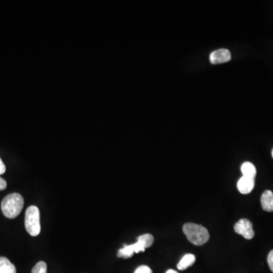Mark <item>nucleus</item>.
<instances>
[{
    "instance_id": "6",
    "label": "nucleus",
    "mask_w": 273,
    "mask_h": 273,
    "mask_svg": "<svg viewBox=\"0 0 273 273\" xmlns=\"http://www.w3.org/2000/svg\"><path fill=\"white\" fill-rule=\"evenodd\" d=\"M232 59V55L229 49H219L212 53L210 56V61L212 64L224 63Z\"/></svg>"
},
{
    "instance_id": "4",
    "label": "nucleus",
    "mask_w": 273,
    "mask_h": 273,
    "mask_svg": "<svg viewBox=\"0 0 273 273\" xmlns=\"http://www.w3.org/2000/svg\"><path fill=\"white\" fill-rule=\"evenodd\" d=\"M24 225L28 233L31 236L35 237L39 235L40 232V210L36 206L28 207L26 213Z\"/></svg>"
},
{
    "instance_id": "17",
    "label": "nucleus",
    "mask_w": 273,
    "mask_h": 273,
    "mask_svg": "<svg viewBox=\"0 0 273 273\" xmlns=\"http://www.w3.org/2000/svg\"><path fill=\"white\" fill-rule=\"evenodd\" d=\"M166 273H179V272H176V271L173 270V269H168V270L167 271Z\"/></svg>"
},
{
    "instance_id": "8",
    "label": "nucleus",
    "mask_w": 273,
    "mask_h": 273,
    "mask_svg": "<svg viewBox=\"0 0 273 273\" xmlns=\"http://www.w3.org/2000/svg\"><path fill=\"white\" fill-rule=\"evenodd\" d=\"M262 208L266 212H273V193L271 191L263 192L260 199Z\"/></svg>"
},
{
    "instance_id": "3",
    "label": "nucleus",
    "mask_w": 273,
    "mask_h": 273,
    "mask_svg": "<svg viewBox=\"0 0 273 273\" xmlns=\"http://www.w3.org/2000/svg\"><path fill=\"white\" fill-rule=\"evenodd\" d=\"M183 232L188 241L194 245H203L210 239L208 230L201 225L186 223L183 226Z\"/></svg>"
},
{
    "instance_id": "7",
    "label": "nucleus",
    "mask_w": 273,
    "mask_h": 273,
    "mask_svg": "<svg viewBox=\"0 0 273 273\" xmlns=\"http://www.w3.org/2000/svg\"><path fill=\"white\" fill-rule=\"evenodd\" d=\"M254 185H255V180L249 178L242 177L238 180V191L242 194H247L251 193L254 189Z\"/></svg>"
},
{
    "instance_id": "15",
    "label": "nucleus",
    "mask_w": 273,
    "mask_h": 273,
    "mask_svg": "<svg viewBox=\"0 0 273 273\" xmlns=\"http://www.w3.org/2000/svg\"><path fill=\"white\" fill-rule=\"evenodd\" d=\"M6 187H7V183H6V180L0 177V191L6 189Z\"/></svg>"
},
{
    "instance_id": "9",
    "label": "nucleus",
    "mask_w": 273,
    "mask_h": 273,
    "mask_svg": "<svg viewBox=\"0 0 273 273\" xmlns=\"http://www.w3.org/2000/svg\"><path fill=\"white\" fill-rule=\"evenodd\" d=\"M195 261H196V257L193 254H185L182 257L180 262L178 263V269H179V270H185V269H188V267L191 266L195 263Z\"/></svg>"
},
{
    "instance_id": "14",
    "label": "nucleus",
    "mask_w": 273,
    "mask_h": 273,
    "mask_svg": "<svg viewBox=\"0 0 273 273\" xmlns=\"http://www.w3.org/2000/svg\"><path fill=\"white\" fill-rule=\"evenodd\" d=\"M267 262L268 264H269V269H270L271 271L273 272V250L270 251L269 255H268Z\"/></svg>"
},
{
    "instance_id": "12",
    "label": "nucleus",
    "mask_w": 273,
    "mask_h": 273,
    "mask_svg": "<svg viewBox=\"0 0 273 273\" xmlns=\"http://www.w3.org/2000/svg\"><path fill=\"white\" fill-rule=\"evenodd\" d=\"M31 273H47V265L45 262L40 261L33 268Z\"/></svg>"
},
{
    "instance_id": "11",
    "label": "nucleus",
    "mask_w": 273,
    "mask_h": 273,
    "mask_svg": "<svg viewBox=\"0 0 273 273\" xmlns=\"http://www.w3.org/2000/svg\"><path fill=\"white\" fill-rule=\"evenodd\" d=\"M0 273H16V268L9 259L0 257Z\"/></svg>"
},
{
    "instance_id": "18",
    "label": "nucleus",
    "mask_w": 273,
    "mask_h": 273,
    "mask_svg": "<svg viewBox=\"0 0 273 273\" xmlns=\"http://www.w3.org/2000/svg\"><path fill=\"white\" fill-rule=\"evenodd\" d=\"M272 157H273V150H272Z\"/></svg>"
},
{
    "instance_id": "13",
    "label": "nucleus",
    "mask_w": 273,
    "mask_h": 273,
    "mask_svg": "<svg viewBox=\"0 0 273 273\" xmlns=\"http://www.w3.org/2000/svg\"><path fill=\"white\" fill-rule=\"evenodd\" d=\"M135 273H153L152 269L147 266H140L135 270Z\"/></svg>"
},
{
    "instance_id": "10",
    "label": "nucleus",
    "mask_w": 273,
    "mask_h": 273,
    "mask_svg": "<svg viewBox=\"0 0 273 273\" xmlns=\"http://www.w3.org/2000/svg\"><path fill=\"white\" fill-rule=\"evenodd\" d=\"M241 170L244 177L255 179L257 169H256V167L254 166V164L250 163V162H245L241 165Z\"/></svg>"
},
{
    "instance_id": "2",
    "label": "nucleus",
    "mask_w": 273,
    "mask_h": 273,
    "mask_svg": "<svg viewBox=\"0 0 273 273\" xmlns=\"http://www.w3.org/2000/svg\"><path fill=\"white\" fill-rule=\"evenodd\" d=\"M154 238L151 234H144L137 238V241L135 244L130 245H125L124 247L118 250V257L122 258H130L135 253L143 252L146 248L150 247L154 244Z\"/></svg>"
},
{
    "instance_id": "1",
    "label": "nucleus",
    "mask_w": 273,
    "mask_h": 273,
    "mask_svg": "<svg viewBox=\"0 0 273 273\" xmlns=\"http://www.w3.org/2000/svg\"><path fill=\"white\" fill-rule=\"evenodd\" d=\"M24 204V198L20 193H10L2 201V211L6 217L16 218L21 213Z\"/></svg>"
},
{
    "instance_id": "5",
    "label": "nucleus",
    "mask_w": 273,
    "mask_h": 273,
    "mask_svg": "<svg viewBox=\"0 0 273 273\" xmlns=\"http://www.w3.org/2000/svg\"><path fill=\"white\" fill-rule=\"evenodd\" d=\"M234 229L237 234L244 237L245 239H252L255 235L252 223L246 218L240 219L234 226Z\"/></svg>"
},
{
    "instance_id": "16",
    "label": "nucleus",
    "mask_w": 273,
    "mask_h": 273,
    "mask_svg": "<svg viewBox=\"0 0 273 273\" xmlns=\"http://www.w3.org/2000/svg\"><path fill=\"white\" fill-rule=\"evenodd\" d=\"M6 165H5L2 159L0 158V175L4 174V173L6 172Z\"/></svg>"
}]
</instances>
